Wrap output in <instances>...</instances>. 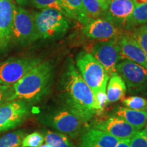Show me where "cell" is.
I'll return each mask as SVG.
<instances>
[{"mask_svg":"<svg viewBox=\"0 0 147 147\" xmlns=\"http://www.w3.org/2000/svg\"><path fill=\"white\" fill-rule=\"evenodd\" d=\"M62 93L66 107L87 122L97 114L94 94L77 70L74 62L69 59L61 77Z\"/></svg>","mask_w":147,"mask_h":147,"instance_id":"6da1fadb","label":"cell"},{"mask_svg":"<svg viewBox=\"0 0 147 147\" xmlns=\"http://www.w3.org/2000/svg\"><path fill=\"white\" fill-rule=\"evenodd\" d=\"M53 75L51 62L42 61L11 86L8 101L21 100L30 104L40 102L49 93Z\"/></svg>","mask_w":147,"mask_h":147,"instance_id":"7a4b0ae2","label":"cell"},{"mask_svg":"<svg viewBox=\"0 0 147 147\" xmlns=\"http://www.w3.org/2000/svg\"><path fill=\"white\" fill-rule=\"evenodd\" d=\"M38 38L55 40L65 36L70 27V20L59 11L43 9L34 14Z\"/></svg>","mask_w":147,"mask_h":147,"instance_id":"3957f363","label":"cell"},{"mask_svg":"<svg viewBox=\"0 0 147 147\" xmlns=\"http://www.w3.org/2000/svg\"><path fill=\"white\" fill-rule=\"evenodd\" d=\"M38 119L42 124L71 138L78 135L83 123L65 106L48 110L40 114Z\"/></svg>","mask_w":147,"mask_h":147,"instance_id":"277c9868","label":"cell"},{"mask_svg":"<svg viewBox=\"0 0 147 147\" xmlns=\"http://www.w3.org/2000/svg\"><path fill=\"white\" fill-rule=\"evenodd\" d=\"M75 65L93 93L108 84L110 77L105 69L89 52H79L76 57Z\"/></svg>","mask_w":147,"mask_h":147,"instance_id":"5b68a950","label":"cell"},{"mask_svg":"<svg viewBox=\"0 0 147 147\" xmlns=\"http://www.w3.org/2000/svg\"><path fill=\"white\" fill-rule=\"evenodd\" d=\"M38 39L34 14L21 6L16 5L12 25V42L25 47Z\"/></svg>","mask_w":147,"mask_h":147,"instance_id":"8992f818","label":"cell"},{"mask_svg":"<svg viewBox=\"0 0 147 147\" xmlns=\"http://www.w3.org/2000/svg\"><path fill=\"white\" fill-rule=\"evenodd\" d=\"M118 73L130 93L147 97V69L131 61L124 59L117 66Z\"/></svg>","mask_w":147,"mask_h":147,"instance_id":"52a82bcc","label":"cell"},{"mask_svg":"<svg viewBox=\"0 0 147 147\" xmlns=\"http://www.w3.org/2000/svg\"><path fill=\"white\" fill-rule=\"evenodd\" d=\"M29 103L21 100L5 102L0 106V133L14 129L27 120L31 114Z\"/></svg>","mask_w":147,"mask_h":147,"instance_id":"ba28073f","label":"cell"},{"mask_svg":"<svg viewBox=\"0 0 147 147\" xmlns=\"http://www.w3.org/2000/svg\"><path fill=\"white\" fill-rule=\"evenodd\" d=\"M89 53L104 67L109 77L117 73V65L125 59L118 44V38L96 42Z\"/></svg>","mask_w":147,"mask_h":147,"instance_id":"9c48e42d","label":"cell"},{"mask_svg":"<svg viewBox=\"0 0 147 147\" xmlns=\"http://www.w3.org/2000/svg\"><path fill=\"white\" fill-rule=\"evenodd\" d=\"M42 61L38 57L12 58L0 64V84L12 85Z\"/></svg>","mask_w":147,"mask_h":147,"instance_id":"30bf717a","label":"cell"},{"mask_svg":"<svg viewBox=\"0 0 147 147\" xmlns=\"http://www.w3.org/2000/svg\"><path fill=\"white\" fill-rule=\"evenodd\" d=\"M82 32L89 39L100 41L117 39L121 34L120 28L102 17L91 20L84 25Z\"/></svg>","mask_w":147,"mask_h":147,"instance_id":"8fae6325","label":"cell"},{"mask_svg":"<svg viewBox=\"0 0 147 147\" xmlns=\"http://www.w3.org/2000/svg\"><path fill=\"white\" fill-rule=\"evenodd\" d=\"M15 8L13 0H0V51L7 50L12 42Z\"/></svg>","mask_w":147,"mask_h":147,"instance_id":"7c38bea8","label":"cell"},{"mask_svg":"<svg viewBox=\"0 0 147 147\" xmlns=\"http://www.w3.org/2000/svg\"><path fill=\"white\" fill-rule=\"evenodd\" d=\"M93 127L106 132L120 140H130L137 132L140 131L124 119L115 115L97 123Z\"/></svg>","mask_w":147,"mask_h":147,"instance_id":"4fadbf2b","label":"cell"},{"mask_svg":"<svg viewBox=\"0 0 147 147\" xmlns=\"http://www.w3.org/2000/svg\"><path fill=\"white\" fill-rule=\"evenodd\" d=\"M135 5L134 0H110L102 18L119 28L125 27Z\"/></svg>","mask_w":147,"mask_h":147,"instance_id":"5bb4252c","label":"cell"},{"mask_svg":"<svg viewBox=\"0 0 147 147\" xmlns=\"http://www.w3.org/2000/svg\"><path fill=\"white\" fill-rule=\"evenodd\" d=\"M118 44L125 59H128L147 69V56L131 35L121 34Z\"/></svg>","mask_w":147,"mask_h":147,"instance_id":"9a60e30c","label":"cell"},{"mask_svg":"<svg viewBox=\"0 0 147 147\" xmlns=\"http://www.w3.org/2000/svg\"><path fill=\"white\" fill-rule=\"evenodd\" d=\"M122 140L92 127L82 136L79 147H115Z\"/></svg>","mask_w":147,"mask_h":147,"instance_id":"2e32d148","label":"cell"},{"mask_svg":"<svg viewBox=\"0 0 147 147\" xmlns=\"http://www.w3.org/2000/svg\"><path fill=\"white\" fill-rule=\"evenodd\" d=\"M124 119L138 131H142L147 121V111H139L123 106L115 109V115Z\"/></svg>","mask_w":147,"mask_h":147,"instance_id":"e0dca14e","label":"cell"},{"mask_svg":"<svg viewBox=\"0 0 147 147\" xmlns=\"http://www.w3.org/2000/svg\"><path fill=\"white\" fill-rule=\"evenodd\" d=\"M126 91V84L123 78L118 73L114 74L110 76L106 87L108 103H113L123 100Z\"/></svg>","mask_w":147,"mask_h":147,"instance_id":"ac0fdd59","label":"cell"},{"mask_svg":"<svg viewBox=\"0 0 147 147\" xmlns=\"http://www.w3.org/2000/svg\"><path fill=\"white\" fill-rule=\"evenodd\" d=\"M60 1L71 19L77 20L83 26L91 21L84 12L82 0H60Z\"/></svg>","mask_w":147,"mask_h":147,"instance_id":"d6986e66","label":"cell"},{"mask_svg":"<svg viewBox=\"0 0 147 147\" xmlns=\"http://www.w3.org/2000/svg\"><path fill=\"white\" fill-rule=\"evenodd\" d=\"M108 4L106 0H82L84 12L90 20L103 17Z\"/></svg>","mask_w":147,"mask_h":147,"instance_id":"ffe728a7","label":"cell"},{"mask_svg":"<svg viewBox=\"0 0 147 147\" xmlns=\"http://www.w3.org/2000/svg\"><path fill=\"white\" fill-rule=\"evenodd\" d=\"M147 23V1L136 4L133 12L129 17L125 28L131 29L134 27L145 25Z\"/></svg>","mask_w":147,"mask_h":147,"instance_id":"44dd1931","label":"cell"},{"mask_svg":"<svg viewBox=\"0 0 147 147\" xmlns=\"http://www.w3.org/2000/svg\"><path fill=\"white\" fill-rule=\"evenodd\" d=\"M42 135L46 143L51 147H74L67 136L63 134L46 130Z\"/></svg>","mask_w":147,"mask_h":147,"instance_id":"7402d4cb","label":"cell"},{"mask_svg":"<svg viewBox=\"0 0 147 147\" xmlns=\"http://www.w3.org/2000/svg\"><path fill=\"white\" fill-rule=\"evenodd\" d=\"M25 136L26 134L22 130L8 132L0 137V147H22Z\"/></svg>","mask_w":147,"mask_h":147,"instance_id":"603a6c76","label":"cell"},{"mask_svg":"<svg viewBox=\"0 0 147 147\" xmlns=\"http://www.w3.org/2000/svg\"><path fill=\"white\" fill-rule=\"evenodd\" d=\"M32 4L36 8L43 10V9H54L59 11L66 17L71 19L68 12L65 10L64 7L61 3L60 0H32Z\"/></svg>","mask_w":147,"mask_h":147,"instance_id":"cb8c5ba5","label":"cell"},{"mask_svg":"<svg viewBox=\"0 0 147 147\" xmlns=\"http://www.w3.org/2000/svg\"><path fill=\"white\" fill-rule=\"evenodd\" d=\"M125 107L129 109L139 110V111H147V100L139 95L128 97L122 101Z\"/></svg>","mask_w":147,"mask_h":147,"instance_id":"d4e9b609","label":"cell"},{"mask_svg":"<svg viewBox=\"0 0 147 147\" xmlns=\"http://www.w3.org/2000/svg\"><path fill=\"white\" fill-rule=\"evenodd\" d=\"M131 36L136 40L147 56V25L136 27L131 34Z\"/></svg>","mask_w":147,"mask_h":147,"instance_id":"484cf974","label":"cell"},{"mask_svg":"<svg viewBox=\"0 0 147 147\" xmlns=\"http://www.w3.org/2000/svg\"><path fill=\"white\" fill-rule=\"evenodd\" d=\"M106 87H107V84L103 85L100 89H99L97 91L93 93L97 114H98V115L102 113L106 104H108Z\"/></svg>","mask_w":147,"mask_h":147,"instance_id":"4316f807","label":"cell"},{"mask_svg":"<svg viewBox=\"0 0 147 147\" xmlns=\"http://www.w3.org/2000/svg\"><path fill=\"white\" fill-rule=\"evenodd\" d=\"M45 138L39 132H34L24 137L22 147H39L43 144Z\"/></svg>","mask_w":147,"mask_h":147,"instance_id":"83f0119b","label":"cell"},{"mask_svg":"<svg viewBox=\"0 0 147 147\" xmlns=\"http://www.w3.org/2000/svg\"><path fill=\"white\" fill-rule=\"evenodd\" d=\"M130 147H147V140L143 130L137 132L135 136L129 140Z\"/></svg>","mask_w":147,"mask_h":147,"instance_id":"f1b7e54d","label":"cell"},{"mask_svg":"<svg viewBox=\"0 0 147 147\" xmlns=\"http://www.w3.org/2000/svg\"><path fill=\"white\" fill-rule=\"evenodd\" d=\"M11 86L0 84V106L8 102L11 94Z\"/></svg>","mask_w":147,"mask_h":147,"instance_id":"f546056e","label":"cell"},{"mask_svg":"<svg viewBox=\"0 0 147 147\" xmlns=\"http://www.w3.org/2000/svg\"><path fill=\"white\" fill-rule=\"evenodd\" d=\"M129 140H122L115 147H130L129 144Z\"/></svg>","mask_w":147,"mask_h":147,"instance_id":"4dcf8cb0","label":"cell"},{"mask_svg":"<svg viewBox=\"0 0 147 147\" xmlns=\"http://www.w3.org/2000/svg\"><path fill=\"white\" fill-rule=\"evenodd\" d=\"M16 1L19 5H25L28 3L29 0H16Z\"/></svg>","mask_w":147,"mask_h":147,"instance_id":"1f68e13d","label":"cell"},{"mask_svg":"<svg viewBox=\"0 0 147 147\" xmlns=\"http://www.w3.org/2000/svg\"><path fill=\"white\" fill-rule=\"evenodd\" d=\"M143 132H144L145 138H146V139L147 140V121H146V125H145V126H144V129H143Z\"/></svg>","mask_w":147,"mask_h":147,"instance_id":"d6a6232c","label":"cell"},{"mask_svg":"<svg viewBox=\"0 0 147 147\" xmlns=\"http://www.w3.org/2000/svg\"><path fill=\"white\" fill-rule=\"evenodd\" d=\"M39 147H51L50 146H49V144H47V143H46V144H42L41 146H39Z\"/></svg>","mask_w":147,"mask_h":147,"instance_id":"836d02e7","label":"cell"},{"mask_svg":"<svg viewBox=\"0 0 147 147\" xmlns=\"http://www.w3.org/2000/svg\"><path fill=\"white\" fill-rule=\"evenodd\" d=\"M106 1H108V3H109V1H110V0H106Z\"/></svg>","mask_w":147,"mask_h":147,"instance_id":"e575fe53","label":"cell"}]
</instances>
